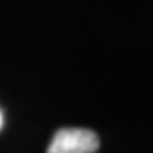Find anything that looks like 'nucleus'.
Returning a JSON list of instances; mask_svg holds the SVG:
<instances>
[{"label":"nucleus","instance_id":"obj_1","mask_svg":"<svg viewBox=\"0 0 153 153\" xmlns=\"http://www.w3.org/2000/svg\"><path fill=\"white\" fill-rule=\"evenodd\" d=\"M100 139L92 130L61 128L52 137L47 153H95Z\"/></svg>","mask_w":153,"mask_h":153},{"label":"nucleus","instance_id":"obj_2","mask_svg":"<svg viewBox=\"0 0 153 153\" xmlns=\"http://www.w3.org/2000/svg\"><path fill=\"white\" fill-rule=\"evenodd\" d=\"M2 125H3V114H2V111H0V128H2Z\"/></svg>","mask_w":153,"mask_h":153}]
</instances>
